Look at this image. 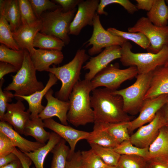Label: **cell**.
<instances>
[{
	"label": "cell",
	"instance_id": "cell-11",
	"mask_svg": "<svg viewBox=\"0 0 168 168\" xmlns=\"http://www.w3.org/2000/svg\"><path fill=\"white\" fill-rule=\"evenodd\" d=\"M166 125V121L160 110L148 124L138 128L136 132L130 137V141L137 147L141 148L149 147L157 137L160 129Z\"/></svg>",
	"mask_w": 168,
	"mask_h": 168
},
{
	"label": "cell",
	"instance_id": "cell-14",
	"mask_svg": "<svg viewBox=\"0 0 168 168\" xmlns=\"http://www.w3.org/2000/svg\"><path fill=\"white\" fill-rule=\"evenodd\" d=\"M168 94L144 100L138 116L128 122V130L131 132L151 122L166 102Z\"/></svg>",
	"mask_w": 168,
	"mask_h": 168
},
{
	"label": "cell",
	"instance_id": "cell-31",
	"mask_svg": "<svg viewBox=\"0 0 168 168\" xmlns=\"http://www.w3.org/2000/svg\"><path fill=\"white\" fill-rule=\"evenodd\" d=\"M65 45L64 42L59 38L39 32L36 34L33 42L34 48L47 50H61Z\"/></svg>",
	"mask_w": 168,
	"mask_h": 168
},
{
	"label": "cell",
	"instance_id": "cell-24",
	"mask_svg": "<svg viewBox=\"0 0 168 168\" xmlns=\"http://www.w3.org/2000/svg\"><path fill=\"white\" fill-rule=\"evenodd\" d=\"M62 138L55 133L51 132L49 138L46 144L34 152L24 153L34 163L35 168H44V163L47 156Z\"/></svg>",
	"mask_w": 168,
	"mask_h": 168
},
{
	"label": "cell",
	"instance_id": "cell-17",
	"mask_svg": "<svg viewBox=\"0 0 168 168\" xmlns=\"http://www.w3.org/2000/svg\"><path fill=\"white\" fill-rule=\"evenodd\" d=\"M25 106L20 100L15 103L7 104L6 112L2 120L13 126L14 129L21 134H23L26 123L30 119V114L25 111Z\"/></svg>",
	"mask_w": 168,
	"mask_h": 168
},
{
	"label": "cell",
	"instance_id": "cell-44",
	"mask_svg": "<svg viewBox=\"0 0 168 168\" xmlns=\"http://www.w3.org/2000/svg\"><path fill=\"white\" fill-rule=\"evenodd\" d=\"M81 152L78 151L67 157L65 168H81Z\"/></svg>",
	"mask_w": 168,
	"mask_h": 168
},
{
	"label": "cell",
	"instance_id": "cell-48",
	"mask_svg": "<svg viewBox=\"0 0 168 168\" xmlns=\"http://www.w3.org/2000/svg\"><path fill=\"white\" fill-rule=\"evenodd\" d=\"M155 0H136V5L138 10H143L149 12L152 8Z\"/></svg>",
	"mask_w": 168,
	"mask_h": 168
},
{
	"label": "cell",
	"instance_id": "cell-1",
	"mask_svg": "<svg viewBox=\"0 0 168 168\" xmlns=\"http://www.w3.org/2000/svg\"><path fill=\"white\" fill-rule=\"evenodd\" d=\"M92 92L91 102L94 122L114 123L131 121V117L124 111L121 96L106 88H97Z\"/></svg>",
	"mask_w": 168,
	"mask_h": 168
},
{
	"label": "cell",
	"instance_id": "cell-23",
	"mask_svg": "<svg viewBox=\"0 0 168 168\" xmlns=\"http://www.w3.org/2000/svg\"><path fill=\"white\" fill-rule=\"evenodd\" d=\"M149 156L147 161L157 160H168V128H161L155 140L148 147Z\"/></svg>",
	"mask_w": 168,
	"mask_h": 168
},
{
	"label": "cell",
	"instance_id": "cell-32",
	"mask_svg": "<svg viewBox=\"0 0 168 168\" xmlns=\"http://www.w3.org/2000/svg\"><path fill=\"white\" fill-rule=\"evenodd\" d=\"M24 56V50H15L3 44L0 45V61L7 63L19 70L22 65Z\"/></svg>",
	"mask_w": 168,
	"mask_h": 168
},
{
	"label": "cell",
	"instance_id": "cell-29",
	"mask_svg": "<svg viewBox=\"0 0 168 168\" xmlns=\"http://www.w3.org/2000/svg\"><path fill=\"white\" fill-rule=\"evenodd\" d=\"M4 15L12 32L16 31L21 23L18 0H4Z\"/></svg>",
	"mask_w": 168,
	"mask_h": 168
},
{
	"label": "cell",
	"instance_id": "cell-3",
	"mask_svg": "<svg viewBox=\"0 0 168 168\" xmlns=\"http://www.w3.org/2000/svg\"><path fill=\"white\" fill-rule=\"evenodd\" d=\"M89 58L84 49L77 50L73 58L60 67L50 68L47 72L53 74L61 82L59 90L55 97L63 101L68 100L69 96L75 84L80 80L84 63Z\"/></svg>",
	"mask_w": 168,
	"mask_h": 168
},
{
	"label": "cell",
	"instance_id": "cell-34",
	"mask_svg": "<svg viewBox=\"0 0 168 168\" xmlns=\"http://www.w3.org/2000/svg\"><path fill=\"white\" fill-rule=\"evenodd\" d=\"M107 30L114 35L133 41L144 49H147L150 46L148 39L141 32H125L113 27L109 28Z\"/></svg>",
	"mask_w": 168,
	"mask_h": 168
},
{
	"label": "cell",
	"instance_id": "cell-15",
	"mask_svg": "<svg viewBox=\"0 0 168 168\" xmlns=\"http://www.w3.org/2000/svg\"><path fill=\"white\" fill-rule=\"evenodd\" d=\"M44 127L48 128L65 140L69 145V155L73 154L77 143L80 141L86 140L90 132L75 129L69 126L63 125L49 118L43 120Z\"/></svg>",
	"mask_w": 168,
	"mask_h": 168
},
{
	"label": "cell",
	"instance_id": "cell-12",
	"mask_svg": "<svg viewBox=\"0 0 168 168\" xmlns=\"http://www.w3.org/2000/svg\"><path fill=\"white\" fill-rule=\"evenodd\" d=\"M121 56V47L119 45H113L105 48L97 55L91 57L83 66L85 70L89 72L85 75V79L91 81L103 69L107 66L113 60L120 58Z\"/></svg>",
	"mask_w": 168,
	"mask_h": 168
},
{
	"label": "cell",
	"instance_id": "cell-9",
	"mask_svg": "<svg viewBox=\"0 0 168 168\" xmlns=\"http://www.w3.org/2000/svg\"><path fill=\"white\" fill-rule=\"evenodd\" d=\"M128 30L130 32H141L147 38L150 42L147 49L148 52L157 53L164 46H168V26H156L147 17H141Z\"/></svg>",
	"mask_w": 168,
	"mask_h": 168
},
{
	"label": "cell",
	"instance_id": "cell-38",
	"mask_svg": "<svg viewBox=\"0 0 168 168\" xmlns=\"http://www.w3.org/2000/svg\"><path fill=\"white\" fill-rule=\"evenodd\" d=\"M147 161L135 155H121L116 168H144Z\"/></svg>",
	"mask_w": 168,
	"mask_h": 168
},
{
	"label": "cell",
	"instance_id": "cell-55",
	"mask_svg": "<svg viewBox=\"0 0 168 168\" xmlns=\"http://www.w3.org/2000/svg\"><path fill=\"white\" fill-rule=\"evenodd\" d=\"M166 2L168 4V0H166Z\"/></svg>",
	"mask_w": 168,
	"mask_h": 168
},
{
	"label": "cell",
	"instance_id": "cell-8",
	"mask_svg": "<svg viewBox=\"0 0 168 168\" xmlns=\"http://www.w3.org/2000/svg\"><path fill=\"white\" fill-rule=\"evenodd\" d=\"M138 74L136 67L121 69L117 63L109 64L91 81L92 90L100 86L112 91L117 90L124 82L136 77Z\"/></svg>",
	"mask_w": 168,
	"mask_h": 168
},
{
	"label": "cell",
	"instance_id": "cell-7",
	"mask_svg": "<svg viewBox=\"0 0 168 168\" xmlns=\"http://www.w3.org/2000/svg\"><path fill=\"white\" fill-rule=\"evenodd\" d=\"M152 72L138 74L135 82L130 86L120 90L113 91L114 94L122 97L124 110L127 114L135 115L140 112L150 86Z\"/></svg>",
	"mask_w": 168,
	"mask_h": 168
},
{
	"label": "cell",
	"instance_id": "cell-28",
	"mask_svg": "<svg viewBox=\"0 0 168 168\" xmlns=\"http://www.w3.org/2000/svg\"><path fill=\"white\" fill-rule=\"evenodd\" d=\"M0 42L11 49H21L13 39L10 26L5 18L3 0L0 1Z\"/></svg>",
	"mask_w": 168,
	"mask_h": 168
},
{
	"label": "cell",
	"instance_id": "cell-40",
	"mask_svg": "<svg viewBox=\"0 0 168 168\" xmlns=\"http://www.w3.org/2000/svg\"><path fill=\"white\" fill-rule=\"evenodd\" d=\"M34 13L38 19L42 14L47 11L54 10L61 7L49 0H29Z\"/></svg>",
	"mask_w": 168,
	"mask_h": 168
},
{
	"label": "cell",
	"instance_id": "cell-27",
	"mask_svg": "<svg viewBox=\"0 0 168 168\" xmlns=\"http://www.w3.org/2000/svg\"><path fill=\"white\" fill-rule=\"evenodd\" d=\"M147 18L154 25L159 26H167L168 7L164 0H155L151 10L147 13Z\"/></svg>",
	"mask_w": 168,
	"mask_h": 168
},
{
	"label": "cell",
	"instance_id": "cell-5",
	"mask_svg": "<svg viewBox=\"0 0 168 168\" xmlns=\"http://www.w3.org/2000/svg\"><path fill=\"white\" fill-rule=\"evenodd\" d=\"M24 56L21 68L16 75L12 76V82L4 90L15 91L14 97L28 96L43 89V83L38 81L36 71L31 59L30 55L26 49H24Z\"/></svg>",
	"mask_w": 168,
	"mask_h": 168
},
{
	"label": "cell",
	"instance_id": "cell-39",
	"mask_svg": "<svg viewBox=\"0 0 168 168\" xmlns=\"http://www.w3.org/2000/svg\"><path fill=\"white\" fill-rule=\"evenodd\" d=\"M112 4L120 5L131 14H133L138 11L136 5L128 0H100L97 10V13L99 15H107V13L104 9L106 6Z\"/></svg>",
	"mask_w": 168,
	"mask_h": 168
},
{
	"label": "cell",
	"instance_id": "cell-13",
	"mask_svg": "<svg viewBox=\"0 0 168 168\" xmlns=\"http://www.w3.org/2000/svg\"><path fill=\"white\" fill-rule=\"evenodd\" d=\"M100 1L81 0L70 28L69 35H77L87 25L93 26L94 18Z\"/></svg>",
	"mask_w": 168,
	"mask_h": 168
},
{
	"label": "cell",
	"instance_id": "cell-37",
	"mask_svg": "<svg viewBox=\"0 0 168 168\" xmlns=\"http://www.w3.org/2000/svg\"><path fill=\"white\" fill-rule=\"evenodd\" d=\"M109 166L91 148L81 152V168H107Z\"/></svg>",
	"mask_w": 168,
	"mask_h": 168
},
{
	"label": "cell",
	"instance_id": "cell-41",
	"mask_svg": "<svg viewBox=\"0 0 168 168\" xmlns=\"http://www.w3.org/2000/svg\"><path fill=\"white\" fill-rule=\"evenodd\" d=\"M21 21L33 23L38 19L35 16L29 0H18Z\"/></svg>",
	"mask_w": 168,
	"mask_h": 168
},
{
	"label": "cell",
	"instance_id": "cell-42",
	"mask_svg": "<svg viewBox=\"0 0 168 168\" xmlns=\"http://www.w3.org/2000/svg\"><path fill=\"white\" fill-rule=\"evenodd\" d=\"M4 82L3 78L0 81V119L2 121L3 116L6 111L8 102L12 101L14 97V94L10 91L3 90L2 86Z\"/></svg>",
	"mask_w": 168,
	"mask_h": 168
},
{
	"label": "cell",
	"instance_id": "cell-10",
	"mask_svg": "<svg viewBox=\"0 0 168 168\" xmlns=\"http://www.w3.org/2000/svg\"><path fill=\"white\" fill-rule=\"evenodd\" d=\"M93 30L90 39L83 44L87 47H92L88 50V54L93 56L100 53L103 48L113 45L121 46L127 40L116 36L105 30L102 26L99 15L96 12L93 21Z\"/></svg>",
	"mask_w": 168,
	"mask_h": 168
},
{
	"label": "cell",
	"instance_id": "cell-35",
	"mask_svg": "<svg viewBox=\"0 0 168 168\" xmlns=\"http://www.w3.org/2000/svg\"><path fill=\"white\" fill-rule=\"evenodd\" d=\"M91 149L107 165L116 167L121 155L113 148L105 147L96 144H90Z\"/></svg>",
	"mask_w": 168,
	"mask_h": 168
},
{
	"label": "cell",
	"instance_id": "cell-46",
	"mask_svg": "<svg viewBox=\"0 0 168 168\" xmlns=\"http://www.w3.org/2000/svg\"><path fill=\"white\" fill-rule=\"evenodd\" d=\"M19 70L15 66L10 63L0 62V80L4 76L8 73L17 72Z\"/></svg>",
	"mask_w": 168,
	"mask_h": 168
},
{
	"label": "cell",
	"instance_id": "cell-45",
	"mask_svg": "<svg viewBox=\"0 0 168 168\" xmlns=\"http://www.w3.org/2000/svg\"><path fill=\"white\" fill-rule=\"evenodd\" d=\"M81 0H54V2L58 4L62 8L63 12H68L75 8Z\"/></svg>",
	"mask_w": 168,
	"mask_h": 168
},
{
	"label": "cell",
	"instance_id": "cell-19",
	"mask_svg": "<svg viewBox=\"0 0 168 168\" xmlns=\"http://www.w3.org/2000/svg\"><path fill=\"white\" fill-rule=\"evenodd\" d=\"M30 57L32 63L37 71H47L53 64L58 65L64 58L61 50H47L34 48Z\"/></svg>",
	"mask_w": 168,
	"mask_h": 168
},
{
	"label": "cell",
	"instance_id": "cell-52",
	"mask_svg": "<svg viewBox=\"0 0 168 168\" xmlns=\"http://www.w3.org/2000/svg\"><path fill=\"white\" fill-rule=\"evenodd\" d=\"M166 123V127L168 128V98L167 101L161 109Z\"/></svg>",
	"mask_w": 168,
	"mask_h": 168
},
{
	"label": "cell",
	"instance_id": "cell-56",
	"mask_svg": "<svg viewBox=\"0 0 168 168\" xmlns=\"http://www.w3.org/2000/svg\"><path fill=\"white\" fill-rule=\"evenodd\" d=\"M167 163L168 165V160L167 161Z\"/></svg>",
	"mask_w": 168,
	"mask_h": 168
},
{
	"label": "cell",
	"instance_id": "cell-43",
	"mask_svg": "<svg viewBox=\"0 0 168 168\" xmlns=\"http://www.w3.org/2000/svg\"><path fill=\"white\" fill-rule=\"evenodd\" d=\"M16 148L11 139L0 132V156L13 152Z\"/></svg>",
	"mask_w": 168,
	"mask_h": 168
},
{
	"label": "cell",
	"instance_id": "cell-36",
	"mask_svg": "<svg viewBox=\"0 0 168 168\" xmlns=\"http://www.w3.org/2000/svg\"><path fill=\"white\" fill-rule=\"evenodd\" d=\"M120 155H135L141 156L147 161L148 156V147L141 148L133 145L130 140L123 142L114 149Z\"/></svg>",
	"mask_w": 168,
	"mask_h": 168
},
{
	"label": "cell",
	"instance_id": "cell-30",
	"mask_svg": "<svg viewBox=\"0 0 168 168\" xmlns=\"http://www.w3.org/2000/svg\"><path fill=\"white\" fill-rule=\"evenodd\" d=\"M97 123L101 128L119 144L125 141L130 140V136L128 130V122L114 123Z\"/></svg>",
	"mask_w": 168,
	"mask_h": 168
},
{
	"label": "cell",
	"instance_id": "cell-16",
	"mask_svg": "<svg viewBox=\"0 0 168 168\" xmlns=\"http://www.w3.org/2000/svg\"><path fill=\"white\" fill-rule=\"evenodd\" d=\"M53 91L51 88L45 95L44 97L47 100V104L38 116L43 120L56 117L62 124L68 125L67 114L69 107V100H60L53 96Z\"/></svg>",
	"mask_w": 168,
	"mask_h": 168
},
{
	"label": "cell",
	"instance_id": "cell-2",
	"mask_svg": "<svg viewBox=\"0 0 168 168\" xmlns=\"http://www.w3.org/2000/svg\"><path fill=\"white\" fill-rule=\"evenodd\" d=\"M92 90L91 81L85 79L80 80L74 86L69 97L67 114L68 122L73 126L77 127L94 123L90 95Z\"/></svg>",
	"mask_w": 168,
	"mask_h": 168
},
{
	"label": "cell",
	"instance_id": "cell-33",
	"mask_svg": "<svg viewBox=\"0 0 168 168\" xmlns=\"http://www.w3.org/2000/svg\"><path fill=\"white\" fill-rule=\"evenodd\" d=\"M66 143V141L62 138L51 151L53 158L50 168H65L70 152V148Z\"/></svg>",
	"mask_w": 168,
	"mask_h": 168
},
{
	"label": "cell",
	"instance_id": "cell-51",
	"mask_svg": "<svg viewBox=\"0 0 168 168\" xmlns=\"http://www.w3.org/2000/svg\"><path fill=\"white\" fill-rule=\"evenodd\" d=\"M0 168H22V167L21 162L19 159L0 167Z\"/></svg>",
	"mask_w": 168,
	"mask_h": 168
},
{
	"label": "cell",
	"instance_id": "cell-54",
	"mask_svg": "<svg viewBox=\"0 0 168 168\" xmlns=\"http://www.w3.org/2000/svg\"><path fill=\"white\" fill-rule=\"evenodd\" d=\"M107 168H116V167L115 166H110L108 167Z\"/></svg>",
	"mask_w": 168,
	"mask_h": 168
},
{
	"label": "cell",
	"instance_id": "cell-22",
	"mask_svg": "<svg viewBox=\"0 0 168 168\" xmlns=\"http://www.w3.org/2000/svg\"><path fill=\"white\" fill-rule=\"evenodd\" d=\"M0 132L8 137L16 147H18L24 153L34 152L45 144L26 139L13 129L10 124L4 121L0 122Z\"/></svg>",
	"mask_w": 168,
	"mask_h": 168
},
{
	"label": "cell",
	"instance_id": "cell-25",
	"mask_svg": "<svg viewBox=\"0 0 168 168\" xmlns=\"http://www.w3.org/2000/svg\"><path fill=\"white\" fill-rule=\"evenodd\" d=\"M44 128L43 120L38 116L28 121L25 126L23 134L31 136L36 142L45 144L49 138L50 133L45 131Z\"/></svg>",
	"mask_w": 168,
	"mask_h": 168
},
{
	"label": "cell",
	"instance_id": "cell-47",
	"mask_svg": "<svg viewBox=\"0 0 168 168\" xmlns=\"http://www.w3.org/2000/svg\"><path fill=\"white\" fill-rule=\"evenodd\" d=\"M13 152L18 157L21 162L22 168H30L32 161L25 153L16 148Z\"/></svg>",
	"mask_w": 168,
	"mask_h": 168
},
{
	"label": "cell",
	"instance_id": "cell-20",
	"mask_svg": "<svg viewBox=\"0 0 168 168\" xmlns=\"http://www.w3.org/2000/svg\"><path fill=\"white\" fill-rule=\"evenodd\" d=\"M49 80L44 88L42 90L35 92L28 96H18L15 97L17 100H25L28 103L27 110L30 114V119L38 117L45 106L42 104V99L48 91L54 85L57 84L58 79L51 73L49 72Z\"/></svg>",
	"mask_w": 168,
	"mask_h": 168
},
{
	"label": "cell",
	"instance_id": "cell-49",
	"mask_svg": "<svg viewBox=\"0 0 168 168\" xmlns=\"http://www.w3.org/2000/svg\"><path fill=\"white\" fill-rule=\"evenodd\" d=\"M19 159L17 156L13 152L0 156V167Z\"/></svg>",
	"mask_w": 168,
	"mask_h": 168
},
{
	"label": "cell",
	"instance_id": "cell-26",
	"mask_svg": "<svg viewBox=\"0 0 168 168\" xmlns=\"http://www.w3.org/2000/svg\"><path fill=\"white\" fill-rule=\"evenodd\" d=\"M93 130L90 132L86 139L90 144H96L105 147L114 148L119 144L108 133L104 130L99 124L94 123Z\"/></svg>",
	"mask_w": 168,
	"mask_h": 168
},
{
	"label": "cell",
	"instance_id": "cell-53",
	"mask_svg": "<svg viewBox=\"0 0 168 168\" xmlns=\"http://www.w3.org/2000/svg\"><path fill=\"white\" fill-rule=\"evenodd\" d=\"M164 66H165L168 67V60L167 61L166 63L164 65Z\"/></svg>",
	"mask_w": 168,
	"mask_h": 168
},
{
	"label": "cell",
	"instance_id": "cell-18",
	"mask_svg": "<svg viewBox=\"0 0 168 168\" xmlns=\"http://www.w3.org/2000/svg\"><path fill=\"white\" fill-rule=\"evenodd\" d=\"M42 26L40 19L35 22L28 24L23 21L18 29L12 32L13 39L21 49L27 50L30 54L32 52L34 39L36 34L40 31Z\"/></svg>",
	"mask_w": 168,
	"mask_h": 168
},
{
	"label": "cell",
	"instance_id": "cell-4",
	"mask_svg": "<svg viewBox=\"0 0 168 168\" xmlns=\"http://www.w3.org/2000/svg\"><path fill=\"white\" fill-rule=\"evenodd\" d=\"M120 61L125 66H135L138 74H143L154 71L158 67L164 65L168 60V46H164L158 52L134 53L132 45L127 41L121 46Z\"/></svg>",
	"mask_w": 168,
	"mask_h": 168
},
{
	"label": "cell",
	"instance_id": "cell-6",
	"mask_svg": "<svg viewBox=\"0 0 168 168\" xmlns=\"http://www.w3.org/2000/svg\"><path fill=\"white\" fill-rule=\"evenodd\" d=\"M76 10L75 8L65 12L60 7L43 12L40 18L42 26L40 32L55 36L62 40L65 45L69 44L70 26Z\"/></svg>",
	"mask_w": 168,
	"mask_h": 168
},
{
	"label": "cell",
	"instance_id": "cell-50",
	"mask_svg": "<svg viewBox=\"0 0 168 168\" xmlns=\"http://www.w3.org/2000/svg\"><path fill=\"white\" fill-rule=\"evenodd\" d=\"M150 168H168L167 161H163L157 160L150 161Z\"/></svg>",
	"mask_w": 168,
	"mask_h": 168
},
{
	"label": "cell",
	"instance_id": "cell-21",
	"mask_svg": "<svg viewBox=\"0 0 168 168\" xmlns=\"http://www.w3.org/2000/svg\"><path fill=\"white\" fill-rule=\"evenodd\" d=\"M168 94V67H158L152 71L149 88L144 100Z\"/></svg>",
	"mask_w": 168,
	"mask_h": 168
}]
</instances>
